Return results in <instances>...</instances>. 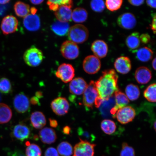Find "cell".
<instances>
[{"label":"cell","instance_id":"obj_20","mask_svg":"<svg viewBox=\"0 0 156 156\" xmlns=\"http://www.w3.org/2000/svg\"><path fill=\"white\" fill-rule=\"evenodd\" d=\"M135 78L138 83L145 84L149 83L151 79V72L147 67H140L136 70Z\"/></svg>","mask_w":156,"mask_h":156},{"label":"cell","instance_id":"obj_19","mask_svg":"<svg viewBox=\"0 0 156 156\" xmlns=\"http://www.w3.org/2000/svg\"><path fill=\"white\" fill-rule=\"evenodd\" d=\"M23 24L27 30L34 32L40 28V20L38 15L29 14L24 17Z\"/></svg>","mask_w":156,"mask_h":156},{"label":"cell","instance_id":"obj_44","mask_svg":"<svg viewBox=\"0 0 156 156\" xmlns=\"http://www.w3.org/2000/svg\"><path fill=\"white\" fill-rule=\"evenodd\" d=\"M156 1L155 0H149L146 1L147 5L152 8H156Z\"/></svg>","mask_w":156,"mask_h":156},{"label":"cell","instance_id":"obj_38","mask_svg":"<svg viewBox=\"0 0 156 156\" xmlns=\"http://www.w3.org/2000/svg\"><path fill=\"white\" fill-rule=\"evenodd\" d=\"M90 5L93 10L97 12H102L105 8V2L102 0H93Z\"/></svg>","mask_w":156,"mask_h":156},{"label":"cell","instance_id":"obj_14","mask_svg":"<svg viewBox=\"0 0 156 156\" xmlns=\"http://www.w3.org/2000/svg\"><path fill=\"white\" fill-rule=\"evenodd\" d=\"M87 85V83L83 78H76L72 80L69 84L70 92L74 95H81L84 92Z\"/></svg>","mask_w":156,"mask_h":156},{"label":"cell","instance_id":"obj_17","mask_svg":"<svg viewBox=\"0 0 156 156\" xmlns=\"http://www.w3.org/2000/svg\"><path fill=\"white\" fill-rule=\"evenodd\" d=\"M91 50L96 57L103 58L106 57L108 53V47L104 41L97 40L91 44Z\"/></svg>","mask_w":156,"mask_h":156},{"label":"cell","instance_id":"obj_9","mask_svg":"<svg viewBox=\"0 0 156 156\" xmlns=\"http://www.w3.org/2000/svg\"><path fill=\"white\" fill-rule=\"evenodd\" d=\"M19 25L16 17L12 15H7L2 21L1 29L3 34L7 35L14 33L17 30Z\"/></svg>","mask_w":156,"mask_h":156},{"label":"cell","instance_id":"obj_31","mask_svg":"<svg viewBox=\"0 0 156 156\" xmlns=\"http://www.w3.org/2000/svg\"><path fill=\"white\" fill-rule=\"evenodd\" d=\"M115 103L114 101V98H110L108 100L103 101L102 104L99 107H101L100 110L103 116L107 117L111 116V111L113 107L115 106Z\"/></svg>","mask_w":156,"mask_h":156},{"label":"cell","instance_id":"obj_32","mask_svg":"<svg viewBox=\"0 0 156 156\" xmlns=\"http://www.w3.org/2000/svg\"><path fill=\"white\" fill-rule=\"evenodd\" d=\"M58 154L62 156H71L73 154V148L69 142L63 141L61 142L57 147Z\"/></svg>","mask_w":156,"mask_h":156},{"label":"cell","instance_id":"obj_5","mask_svg":"<svg viewBox=\"0 0 156 156\" xmlns=\"http://www.w3.org/2000/svg\"><path fill=\"white\" fill-rule=\"evenodd\" d=\"M74 148L73 156H94L96 145L80 139Z\"/></svg>","mask_w":156,"mask_h":156},{"label":"cell","instance_id":"obj_16","mask_svg":"<svg viewBox=\"0 0 156 156\" xmlns=\"http://www.w3.org/2000/svg\"><path fill=\"white\" fill-rule=\"evenodd\" d=\"M30 135V131L28 126L22 124L16 126L13 128L12 136L15 139L21 141L28 139Z\"/></svg>","mask_w":156,"mask_h":156},{"label":"cell","instance_id":"obj_6","mask_svg":"<svg viewBox=\"0 0 156 156\" xmlns=\"http://www.w3.org/2000/svg\"><path fill=\"white\" fill-rule=\"evenodd\" d=\"M60 51L64 58L68 59L73 60L79 56V48L75 43L67 41L62 44Z\"/></svg>","mask_w":156,"mask_h":156},{"label":"cell","instance_id":"obj_52","mask_svg":"<svg viewBox=\"0 0 156 156\" xmlns=\"http://www.w3.org/2000/svg\"><path fill=\"white\" fill-rule=\"evenodd\" d=\"M10 1H8V0H4V1H0V4L1 5H5L6 4H7L9 3Z\"/></svg>","mask_w":156,"mask_h":156},{"label":"cell","instance_id":"obj_41","mask_svg":"<svg viewBox=\"0 0 156 156\" xmlns=\"http://www.w3.org/2000/svg\"><path fill=\"white\" fill-rule=\"evenodd\" d=\"M140 41L144 44H146L151 41V36L149 34H142L140 37Z\"/></svg>","mask_w":156,"mask_h":156},{"label":"cell","instance_id":"obj_45","mask_svg":"<svg viewBox=\"0 0 156 156\" xmlns=\"http://www.w3.org/2000/svg\"><path fill=\"white\" fill-rule=\"evenodd\" d=\"M50 124L51 126L53 128L57 127L58 126V123L55 120L52 119H49Z\"/></svg>","mask_w":156,"mask_h":156},{"label":"cell","instance_id":"obj_30","mask_svg":"<svg viewBox=\"0 0 156 156\" xmlns=\"http://www.w3.org/2000/svg\"><path fill=\"white\" fill-rule=\"evenodd\" d=\"M126 96L131 101H134L138 98L140 95V90L137 85L130 84L127 86L126 89Z\"/></svg>","mask_w":156,"mask_h":156},{"label":"cell","instance_id":"obj_22","mask_svg":"<svg viewBox=\"0 0 156 156\" xmlns=\"http://www.w3.org/2000/svg\"><path fill=\"white\" fill-rule=\"evenodd\" d=\"M72 7L63 5L59 7L55 12V15L58 21L68 22L72 20Z\"/></svg>","mask_w":156,"mask_h":156},{"label":"cell","instance_id":"obj_29","mask_svg":"<svg viewBox=\"0 0 156 156\" xmlns=\"http://www.w3.org/2000/svg\"><path fill=\"white\" fill-rule=\"evenodd\" d=\"M14 9L17 16L24 18L29 15L30 12L29 5L21 1L17 2L15 3Z\"/></svg>","mask_w":156,"mask_h":156},{"label":"cell","instance_id":"obj_49","mask_svg":"<svg viewBox=\"0 0 156 156\" xmlns=\"http://www.w3.org/2000/svg\"><path fill=\"white\" fill-rule=\"evenodd\" d=\"M36 97L38 99L42 98L43 97V94L40 91H38L36 93Z\"/></svg>","mask_w":156,"mask_h":156},{"label":"cell","instance_id":"obj_3","mask_svg":"<svg viewBox=\"0 0 156 156\" xmlns=\"http://www.w3.org/2000/svg\"><path fill=\"white\" fill-rule=\"evenodd\" d=\"M44 55L40 50L34 46L27 50L23 56V58L27 65L30 67H36L41 63Z\"/></svg>","mask_w":156,"mask_h":156},{"label":"cell","instance_id":"obj_39","mask_svg":"<svg viewBox=\"0 0 156 156\" xmlns=\"http://www.w3.org/2000/svg\"><path fill=\"white\" fill-rule=\"evenodd\" d=\"M120 156H135V151L133 148L126 143L122 144Z\"/></svg>","mask_w":156,"mask_h":156},{"label":"cell","instance_id":"obj_35","mask_svg":"<svg viewBox=\"0 0 156 156\" xmlns=\"http://www.w3.org/2000/svg\"><path fill=\"white\" fill-rule=\"evenodd\" d=\"M144 96L147 100L152 102H156V84L150 85L144 91Z\"/></svg>","mask_w":156,"mask_h":156},{"label":"cell","instance_id":"obj_33","mask_svg":"<svg viewBox=\"0 0 156 156\" xmlns=\"http://www.w3.org/2000/svg\"><path fill=\"white\" fill-rule=\"evenodd\" d=\"M27 148L25 151L26 156H41L42 151L40 146L29 142L26 143Z\"/></svg>","mask_w":156,"mask_h":156},{"label":"cell","instance_id":"obj_4","mask_svg":"<svg viewBox=\"0 0 156 156\" xmlns=\"http://www.w3.org/2000/svg\"><path fill=\"white\" fill-rule=\"evenodd\" d=\"M99 97L95 83L91 81L83 92V103L85 107L92 108Z\"/></svg>","mask_w":156,"mask_h":156},{"label":"cell","instance_id":"obj_53","mask_svg":"<svg viewBox=\"0 0 156 156\" xmlns=\"http://www.w3.org/2000/svg\"><path fill=\"white\" fill-rule=\"evenodd\" d=\"M154 129L156 130V122H155L154 124Z\"/></svg>","mask_w":156,"mask_h":156},{"label":"cell","instance_id":"obj_47","mask_svg":"<svg viewBox=\"0 0 156 156\" xmlns=\"http://www.w3.org/2000/svg\"><path fill=\"white\" fill-rule=\"evenodd\" d=\"M70 131H71V128L68 126H66L64 127L63 129V132L64 134H69Z\"/></svg>","mask_w":156,"mask_h":156},{"label":"cell","instance_id":"obj_28","mask_svg":"<svg viewBox=\"0 0 156 156\" xmlns=\"http://www.w3.org/2000/svg\"><path fill=\"white\" fill-rule=\"evenodd\" d=\"M153 52L151 48L143 47L136 50V58L140 61L146 62H149L153 58Z\"/></svg>","mask_w":156,"mask_h":156},{"label":"cell","instance_id":"obj_37","mask_svg":"<svg viewBox=\"0 0 156 156\" xmlns=\"http://www.w3.org/2000/svg\"><path fill=\"white\" fill-rule=\"evenodd\" d=\"M122 2V0H107L105 3L109 10L114 11L120 8Z\"/></svg>","mask_w":156,"mask_h":156},{"label":"cell","instance_id":"obj_51","mask_svg":"<svg viewBox=\"0 0 156 156\" xmlns=\"http://www.w3.org/2000/svg\"><path fill=\"white\" fill-rule=\"evenodd\" d=\"M156 58H155L153 60V62H152V67H153L154 69L155 70H156Z\"/></svg>","mask_w":156,"mask_h":156},{"label":"cell","instance_id":"obj_48","mask_svg":"<svg viewBox=\"0 0 156 156\" xmlns=\"http://www.w3.org/2000/svg\"><path fill=\"white\" fill-rule=\"evenodd\" d=\"M30 2L34 5H39L43 2L44 1H30Z\"/></svg>","mask_w":156,"mask_h":156},{"label":"cell","instance_id":"obj_24","mask_svg":"<svg viewBox=\"0 0 156 156\" xmlns=\"http://www.w3.org/2000/svg\"><path fill=\"white\" fill-rule=\"evenodd\" d=\"M51 28L52 31L56 34L60 36H63L68 34L70 27L68 22L58 20L52 24Z\"/></svg>","mask_w":156,"mask_h":156},{"label":"cell","instance_id":"obj_13","mask_svg":"<svg viewBox=\"0 0 156 156\" xmlns=\"http://www.w3.org/2000/svg\"><path fill=\"white\" fill-rule=\"evenodd\" d=\"M117 23L122 28L130 30L136 27V20L133 14L131 13L127 12L120 15L118 17Z\"/></svg>","mask_w":156,"mask_h":156},{"label":"cell","instance_id":"obj_50","mask_svg":"<svg viewBox=\"0 0 156 156\" xmlns=\"http://www.w3.org/2000/svg\"><path fill=\"white\" fill-rule=\"evenodd\" d=\"M37 11V10L36 8H35V7H32L30 9L31 14L33 15H36Z\"/></svg>","mask_w":156,"mask_h":156},{"label":"cell","instance_id":"obj_36","mask_svg":"<svg viewBox=\"0 0 156 156\" xmlns=\"http://www.w3.org/2000/svg\"><path fill=\"white\" fill-rule=\"evenodd\" d=\"M12 90V87L9 80L6 78L0 79V92L4 94H9Z\"/></svg>","mask_w":156,"mask_h":156},{"label":"cell","instance_id":"obj_12","mask_svg":"<svg viewBox=\"0 0 156 156\" xmlns=\"http://www.w3.org/2000/svg\"><path fill=\"white\" fill-rule=\"evenodd\" d=\"M13 103L15 110L21 114L27 112L30 108V101L28 97L23 93L16 95Z\"/></svg>","mask_w":156,"mask_h":156},{"label":"cell","instance_id":"obj_34","mask_svg":"<svg viewBox=\"0 0 156 156\" xmlns=\"http://www.w3.org/2000/svg\"><path fill=\"white\" fill-rule=\"evenodd\" d=\"M101 128L105 133L110 135L115 132L116 126L115 123L113 121L105 119L101 122Z\"/></svg>","mask_w":156,"mask_h":156},{"label":"cell","instance_id":"obj_7","mask_svg":"<svg viewBox=\"0 0 156 156\" xmlns=\"http://www.w3.org/2000/svg\"><path fill=\"white\" fill-rule=\"evenodd\" d=\"M55 75L63 82L68 83L71 81L75 76V69L71 64L63 63L58 67Z\"/></svg>","mask_w":156,"mask_h":156},{"label":"cell","instance_id":"obj_43","mask_svg":"<svg viewBox=\"0 0 156 156\" xmlns=\"http://www.w3.org/2000/svg\"><path fill=\"white\" fill-rule=\"evenodd\" d=\"M156 15L155 14L153 17V20H152L151 24V27L152 31L154 33V34H155L156 33Z\"/></svg>","mask_w":156,"mask_h":156},{"label":"cell","instance_id":"obj_46","mask_svg":"<svg viewBox=\"0 0 156 156\" xmlns=\"http://www.w3.org/2000/svg\"><path fill=\"white\" fill-rule=\"evenodd\" d=\"M30 102L33 105H38L40 104L39 102V99L36 97H34L30 99Z\"/></svg>","mask_w":156,"mask_h":156},{"label":"cell","instance_id":"obj_25","mask_svg":"<svg viewBox=\"0 0 156 156\" xmlns=\"http://www.w3.org/2000/svg\"><path fill=\"white\" fill-rule=\"evenodd\" d=\"M140 34L138 32L132 33L127 37L126 44L130 50L136 51L140 46Z\"/></svg>","mask_w":156,"mask_h":156},{"label":"cell","instance_id":"obj_23","mask_svg":"<svg viewBox=\"0 0 156 156\" xmlns=\"http://www.w3.org/2000/svg\"><path fill=\"white\" fill-rule=\"evenodd\" d=\"M30 119L32 125L37 129H41L46 125L45 116L42 112H33L30 116Z\"/></svg>","mask_w":156,"mask_h":156},{"label":"cell","instance_id":"obj_11","mask_svg":"<svg viewBox=\"0 0 156 156\" xmlns=\"http://www.w3.org/2000/svg\"><path fill=\"white\" fill-rule=\"evenodd\" d=\"M116 118L119 122L126 124L132 121L136 116L135 110L131 106H126L117 111Z\"/></svg>","mask_w":156,"mask_h":156},{"label":"cell","instance_id":"obj_27","mask_svg":"<svg viewBox=\"0 0 156 156\" xmlns=\"http://www.w3.org/2000/svg\"><path fill=\"white\" fill-rule=\"evenodd\" d=\"M88 17V13L85 9L78 7L72 12V19L75 23H81L84 22Z\"/></svg>","mask_w":156,"mask_h":156},{"label":"cell","instance_id":"obj_42","mask_svg":"<svg viewBox=\"0 0 156 156\" xmlns=\"http://www.w3.org/2000/svg\"><path fill=\"white\" fill-rule=\"evenodd\" d=\"M130 4L135 6H139L143 4L144 1V0H139V1H134V0H129L128 1Z\"/></svg>","mask_w":156,"mask_h":156},{"label":"cell","instance_id":"obj_26","mask_svg":"<svg viewBox=\"0 0 156 156\" xmlns=\"http://www.w3.org/2000/svg\"><path fill=\"white\" fill-rule=\"evenodd\" d=\"M12 115V112L10 107L4 103H0V124L9 122Z\"/></svg>","mask_w":156,"mask_h":156},{"label":"cell","instance_id":"obj_2","mask_svg":"<svg viewBox=\"0 0 156 156\" xmlns=\"http://www.w3.org/2000/svg\"><path fill=\"white\" fill-rule=\"evenodd\" d=\"M68 38L76 44H81L88 38L89 32L83 25L77 24L70 28L68 32Z\"/></svg>","mask_w":156,"mask_h":156},{"label":"cell","instance_id":"obj_18","mask_svg":"<svg viewBox=\"0 0 156 156\" xmlns=\"http://www.w3.org/2000/svg\"><path fill=\"white\" fill-rule=\"evenodd\" d=\"M115 105L111 111V115L115 118V115L118 110L126 106L129 103V101L124 93L119 90L114 94Z\"/></svg>","mask_w":156,"mask_h":156},{"label":"cell","instance_id":"obj_1","mask_svg":"<svg viewBox=\"0 0 156 156\" xmlns=\"http://www.w3.org/2000/svg\"><path fill=\"white\" fill-rule=\"evenodd\" d=\"M118 76L113 69L105 70L95 83L99 98L103 101L108 100L119 90Z\"/></svg>","mask_w":156,"mask_h":156},{"label":"cell","instance_id":"obj_8","mask_svg":"<svg viewBox=\"0 0 156 156\" xmlns=\"http://www.w3.org/2000/svg\"><path fill=\"white\" fill-rule=\"evenodd\" d=\"M101 62L99 58L94 55H89L86 57L83 62L84 70L88 74L93 75L100 70Z\"/></svg>","mask_w":156,"mask_h":156},{"label":"cell","instance_id":"obj_15","mask_svg":"<svg viewBox=\"0 0 156 156\" xmlns=\"http://www.w3.org/2000/svg\"><path fill=\"white\" fill-rule=\"evenodd\" d=\"M114 67L118 73L122 74H127L131 69V60L126 56H120L115 61Z\"/></svg>","mask_w":156,"mask_h":156},{"label":"cell","instance_id":"obj_10","mask_svg":"<svg viewBox=\"0 0 156 156\" xmlns=\"http://www.w3.org/2000/svg\"><path fill=\"white\" fill-rule=\"evenodd\" d=\"M53 112L58 116L67 114L69 108V103L65 98L59 97L54 99L51 104Z\"/></svg>","mask_w":156,"mask_h":156},{"label":"cell","instance_id":"obj_40","mask_svg":"<svg viewBox=\"0 0 156 156\" xmlns=\"http://www.w3.org/2000/svg\"><path fill=\"white\" fill-rule=\"evenodd\" d=\"M44 156H59L57 150L53 147L48 148L44 153Z\"/></svg>","mask_w":156,"mask_h":156},{"label":"cell","instance_id":"obj_21","mask_svg":"<svg viewBox=\"0 0 156 156\" xmlns=\"http://www.w3.org/2000/svg\"><path fill=\"white\" fill-rule=\"evenodd\" d=\"M39 136L41 141L45 144H53L57 139L55 132L53 129L50 128H43L39 132Z\"/></svg>","mask_w":156,"mask_h":156}]
</instances>
